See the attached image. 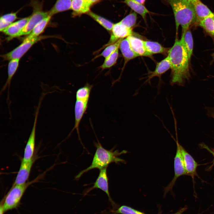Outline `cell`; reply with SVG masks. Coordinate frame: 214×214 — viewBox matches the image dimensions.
Instances as JSON below:
<instances>
[{
    "mask_svg": "<svg viewBox=\"0 0 214 214\" xmlns=\"http://www.w3.org/2000/svg\"><path fill=\"white\" fill-rule=\"evenodd\" d=\"M213 57H214V55H213Z\"/></svg>",
    "mask_w": 214,
    "mask_h": 214,
    "instance_id": "60d3db41",
    "label": "cell"
},
{
    "mask_svg": "<svg viewBox=\"0 0 214 214\" xmlns=\"http://www.w3.org/2000/svg\"><path fill=\"white\" fill-rule=\"evenodd\" d=\"M92 6L104 0H87Z\"/></svg>",
    "mask_w": 214,
    "mask_h": 214,
    "instance_id": "836d02e7",
    "label": "cell"
},
{
    "mask_svg": "<svg viewBox=\"0 0 214 214\" xmlns=\"http://www.w3.org/2000/svg\"><path fill=\"white\" fill-rule=\"evenodd\" d=\"M29 18V16L13 22L2 32L9 36V39L17 37L25 26Z\"/></svg>",
    "mask_w": 214,
    "mask_h": 214,
    "instance_id": "ac0fdd59",
    "label": "cell"
},
{
    "mask_svg": "<svg viewBox=\"0 0 214 214\" xmlns=\"http://www.w3.org/2000/svg\"><path fill=\"white\" fill-rule=\"evenodd\" d=\"M134 0L139 3H140V4H143L144 3V2L146 1V0Z\"/></svg>",
    "mask_w": 214,
    "mask_h": 214,
    "instance_id": "8d00e7d4",
    "label": "cell"
},
{
    "mask_svg": "<svg viewBox=\"0 0 214 214\" xmlns=\"http://www.w3.org/2000/svg\"><path fill=\"white\" fill-rule=\"evenodd\" d=\"M184 1L187 2L188 3H191L193 1L195 0H183Z\"/></svg>",
    "mask_w": 214,
    "mask_h": 214,
    "instance_id": "f35d334b",
    "label": "cell"
},
{
    "mask_svg": "<svg viewBox=\"0 0 214 214\" xmlns=\"http://www.w3.org/2000/svg\"><path fill=\"white\" fill-rule=\"evenodd\" d=\"M181 40L190 60L193 49V40L191 31L188 29L184 35H182Z\"/></svg>",
    "mask_w": 214,
    "mask_h": 214,
    "instance_id": "cb8c5ba5",
    "label": "cell"
},
{
    "mask_svg": "<svg viewBox=\"0 0 214 214\" xmlns=\"http://www.w3.org/2000/svg\"><path fill=\"white\" fill-rule=\"evenodd\" d=\"M177 136V149L174 158V178L168 185L164 189V195L169 191H171L178 178L184 175H187L185 169L182 157L180 148L179 144L177 137V128H175Z\"/></svg>",
    "mask_w": 214,
    "mask_h": 214,
    "instance_id": "8992f818",
    "label": "cell"
},
{
    "mask_svg": "<svg viewBox=\"0 0 214 214\" xmlns=\"http://www.w3.org/2000/svg\"><path fill=\"white\" fill-rule=\"evenodd\" d=\"M37 158L35 154L29 161L26 162L21 160L20 167L13 185H21L27 182L33 165Z\"/></svg>",
    "mask_w": 214,
    "mask_h": 214,
    "instance_id": "8fae6325",
    "label": "cell"
},
{
    "mask_svg": "<svg viewBox=\"0 0 214 214\" xmlns=\"http://www.w3.org/2000/svg\"><path fill=\"white\" fill-rule=\"evenodd\" d=\"M111 32V33L109 41L100 50L115 43L119 39H123L132 35L133 34L132 29L127 27L120 22L114 24Z\"/></svg>",
    "mask_w": 214,
    "mask_h": 214,
    "instance_id": "30bf717a",
    "label": "cell"
},
{
    "mask_svg": "<svg viewBox=\"0 0 214 214\" xmlns=\"http://www.w3.org/2000/svg\"><path fill=\"white\" fill-rule=\"evenodd\" d=\"M4 210L3 201L1 202L0 206V214H4Z\"/></svg>",
    "mask_w": 214,
    "mask_h": 214,
    "instance_id": "d590c367",
    "label": "cell"
},
{
    "mask_svg": "<svg viewBox=\"0 0 214 214\" xmlns=\"http://www.w3.org/2000/svg\"><path fill=\"white\" fill-rule=\"evenodd\" d=\"M92 5L87 0H73L71 10L72 17L75 18L87 14L90 11Z\"/></svg>",
    "mask_w": 214,
    "mask_h": 214,
    "instance_id": "5bb4252c",
    "label": "cell"
},
{
    "mask_svg": "<svg viewBox=\"0 0 214 214\" xmlns=\"http://www.w3.org/2000/svg\"><path fill=\"white\" fill-rule=\"evenodd\" d=\"M199 26L210 35L214 36V17H208L199 22Z\"/></svg>",
    "mask_w": 214,
    "mask_h": 214,
    "instance_id": "f1b7e54d",
    "label": "cell"
},
{
    "mask_svg": "<svg viewBox=\"0 0 214 214\" xmlns=\"http://www.w3.org/2000/svg\"><path fill=\"white\" fill-rule=\"evenodd\" d=\"M108 31H111L114 24L111 21L90 11L86 14Z\"/></svg>",
    "mask_w": 214,
    "mask_h": 214,
    "instance_id": "d4e9b609",
    "label": "cell"
},
{
    "mask_svg": "<svg viewBox=\"0 0 214 214\" xmlns=\"http://www.w3.org/2000/svg\"><path fill=\"white\" fill-rule=\"evenodd\" d=\"M167 55L171 69L170 85L183 86L185 81L188 80L190 76V59L181 39L176 38Z\"/></svg>",
    "mask_w": 214,
    "mask_h": 214,
    "instance_id": "6da1fadb",
    "label": "cell"
},
{
    "mask_svg": "<svg viewBox=\"0 0 214 214\" xmlns=\"http://www.w3.org/2000/svg\"><path fill=\"white\" fill-rule=\"evenodd\" d=\"M96 150L92 162L88 167L80 172L75 177V180H78L82 175L85 173L93 169L100 170L107 167L110 163H114L117 164L125 163V161L119 157L122 154L127 153V152L123 150L120 152L113 149L108 150L104 148L99 141L94 142Z\"/></svg>",
    "mask_w": 214,
    "mask_h": 214,
    "instance_id": "7a4b0ae2",
    "label": "cell"
},
{
    "mask_svg": "<svg viewBox=\"0 0 214 214\" xmlns=\"http://www.w3.org/2000/svg\"><path fill=\"white\" fill-rule=\"evenodd\" d=\"M112 214H146L125 205H122L117 209L112 210Z\"/></svg>",
    "mask_w": 214,
    "mask_h": 214,
    "instance_id": "1f68e13d",
    "label": "cell"
},
{
    "mask_svg": "<svg viewBox=\"0 0 214 214\" xmlns=\"http://www.w3.org/2000/svg\"><path fill=\"white\" fill-rule=\"evenodd\" d=\"M211 116H212V117H213V118L214 119V115L213 116L211 115Z\"/></svg>",
    "mask_w": 214,
    "mask_h": 214,
    "instance_id": "ab89813d",
    "label": "cell"
},
{
    "mask_svg": "<svg viewBox=\"0 0 214 214\" xmlns=\"http://www.w3.org/2000/svg\"><path fill=\"white\" fill-rule=\"evenodd\" d=\"M137 19L136 13L133 12L128 15L120 22L127 27L132 29L136 24Z\"/></svg>",
    "mask_w": 214,
    "mask_h": 214,
    "instance_id": "d6a6232c",
    "label": "cell"
},
{
    "mask_svg": "<svg viewBox=\"0 0 214 214\" xmlns=\"http://www.w3.org/2000/svg\"><path fill=\"white\" fill-rule=\"evenodd\" d=\"M179 146L187 175H190L193 178L196 174L198 164L193 157L180 144Z\"/></svg>",
    "mask_w": 214,
    "mask_h": 214,
    "instance_id": "4fadbf2b",
    "label": "cell"
},
{
    "mask_svg": "<svg viewBox=\"0 0 214 214\" xmlns=\"http://www.w3.org/2000/svg\"><path fill=\"white\" fill-rule=\"evenodd\" d=\"M167 0L173 10L177 33L179 26H181L182 35H184L192 24L198 22L193 7L191 3L183 0Z\"/></svg>",
    "mask_w": 214,
    "mask_h": 214,
    "instance_id": "3957f363",
    "label": "cell"
},
{
    "mask_svg": "<svg viewBox=\"0 0 214 214\" xmlns=\"http://www.w3.org/2000/svg\"><path fill=\"white\" fill-rule=\"evenodd\" d=\"M119 48L124 59V67L130 60L139 56L131 49L127 37L122 40Z\"/></svg>",
    "mask_w": 214,
    "mask_h": 214,
    "instance_id": "ffe728a7",
    "label": "cell"
},
{
    "mask_svg": "<svg viewBox=\"0 0 214 214\" xmlns=\"http://www.w3.org/2000/svg\"><path fill=\"white\" fill-rule=\"evenodd\" d=\"M93 86L92 85L87 83L83 86L78 89L76 92V99L89 101L90 92Z\"/></svg>",
    "mask_w": 214,
    "mask_h": 214,
    "instance_id": "4316f807",
    "label": "cell"
},
{
    "mask_svg": "<svg viewBox=\"0 0 214 214\" xmlns=\"http://www.w3.org/2000/svg\"><path fill=\"white\" fill-rule=\"evenodd\" d=\"M147 51L151 55L156 54H168L170 48L163 47L158 42L150 41H144Z\"/></svg>",
    "mask_w": 214,
    "mask_h": 214,
    "instance_id": "44dd1931",
    "label": "cell"
},
{
    "mask_svg": "<svg viewBox=\"0 0 214 214\" xmlns=\"http://www.w3.org/2000/svg\"><path fill=\"white\" fill-rule=\"evenodd\" d=\"M170 68H171L170 64L168 57L167 56L157 64L154 71L150 72L147 77V78L142 86L147 82H150L151 79L154 77H158L159 78L160 80L161 75Z\"/></svg>",
    "mask_w": 214,
    "mask_h": 214,
    "instance_id": "e0dca14e",
    "label": "cell"
},
{
    "mask_svg": "<svg viewBox=\"0 0 214 214\" xmlns=\"http://www.w3.org/2000/svg\"><path fill=\"white\" fill-rule=\"evenodd\" d=\"M202 146H203V147L204 148H205L206 149H207V150H208L210 153H211L213 155L214 158V151L212 150L211 149H209V147L205 145H203L202 144ZM214 165V159L213 160V163L212 164V166H213Z\"/></svg>",
    "mask_w": 214,
    "mask_h": 214,
    "instance_id": "e575fe53",
    "label": "cell"
},
{
    "mask_svg": "<svg viewBox=\"0 0 214 214\" xmlns=\"http://www.w3.org/2000/svg\"><path fill=\"white\" fill-rule=\"evenodd\" d=\"M185 209H184V208L181 209L179 211H178L177 213L173 214H181L184 211Z\"/></svg>",
    "mask_w": 214,
    "mask_h": 214,
    "instance_id": "74e56055",
    "label": "cell"
},
{
    "mask_svg": "<svg viewBox=\"0 0 214 214\" xmlns=\"http://www.w3.org/2000/svg\"><path fill=\"white\" fill-rule=\"evenodd\" d=\"M43 174L38 176L31 181L19 185H12V187L2 200L4 212L17 208L28 188L34 183L37 182L43 177Z\"/></svg>",
    "mask_w": 214,
    "mask_h": 214,
    "instance_id": "277c9868",
    "label": "cell"
},
{
    "mask_svg": "<svg viewBox=\"0 0 214 214\" xmlns=\"http://www.w3.org/2000/svg\"><path fill=\"white\" fill-rule=\"evenodd\" d=\"M88 101L76 99L75 103L74 112L75 123L74 127L72 130L70 135L73 130L76 129L78 135L79 139L80 140L79 126L80 122L85 113L88 107Z\"/></svg>",
    "mask_w": 214,
    "mask_h": 214,
    "instance_id": "7c38bea8",
    "label": "cell"
},
{
    "mask_svg": "<svg viewBox=\"0 0 214 214\" xmlns=\"http://www.w3.org/2000/svg\"><path fill=\"white\" fill-rule=\"evenodd\" d=\"M20 59H14L10 60L8 67V78L5 84L2 88L0 92L1 94L7 88H8L7 102L10 104V89L11 80L15 73L19 65Z\"/></svg>",
    "mask_w": 214,
    "mask_h": 214,
    "instance_id": "d6986e66",
    "label": "cell"
},
{
    "mask_svg": "<svg viewBox=\"0 0 214 214\" xmlns=\"http://www.w3.org/2000/svg\"><path fill=\"white\" fill-rule=\"evenodd\" d=\"M107 167L100 170V172L93 185L89 188L86 189L83 192L84 196L86 195L92 190L95 189H99L106 193L109 201L113 207L114 210L115 209L116 204L113 201L110 195L109 190L108 178L107 174Z\"/></svg>",
    "mask_w": 214,
    "mask_h": 214,
    "instance_id": "52a82bcc",
    "label": "cell"
},
{
    "mask_svg": "<svg viewBox=\"0 0 214 214\" xmlns=\"http://www.w3.org/2000/svg\"><path fill=\"white\" fill-rule=\"evenodd\" d=\"M41 38L39 36L33 38L27 36L21 44L10 52L3 55L2 57L5 60L20 59L34 44Z\"/></svg>",
    "mask_w": 214,
    "mask_h": 214,
    "instance_id": "ba28073f",
    "label": "cell"
},
{
    "mask_svg": "<svg viewBox=\"0 0 214 214\" xmlns=\"http://www.w3.org/2000/svg\"><path fill=\"white\" fill-rule=\"evenodd\" d=\"M42 100L41 99L38 105L36 110L33 128L24 149L23 156L22 159L24 161H28L30 160L35 154L36 127Z\"/></svg>",
    "mask_w": 214,
    "mask_h": 214,
    "instance_id": "9c48e42d",
    "label": "cell"
},
{
    "mask_svg": "<svg viewBox=\"0 0 214 214\" xmlns=\"http://www.w3.org/2000/svg\"><path fill=\"white\" fill-rule=\"evenodd\" d=\"M17 12L4 14L0 19V31H3L17 18Z\"/></svg>",
    "mask_w": 214,
    "mask_h": 214,
    "instance_id": "83f0119b",
    "label": "cell"
},
{
    "mask_svg": "<svg viewBox=\"0 0 214 214\" xmlns=\"http://www.w3.org/2000/svg\"><path fill=\"white\" fill-rule=\"evenodd\" d=\"M73 0H56L54 5L49 11V15L52 16L58 13L71 10Z\"/></svg>",
    "mask_w": 214,
    "mask_h": 214,
    "instance_id": "7402d4cb",
    "label": "cell"
},
{
    "mask_svg": "<svg viewBox=\"0 0 214 214\" xmlns=\"http://www.w3.org/2000/svg\"><path fill=\"white\" fill-rule=\"evenodd\" d=\"M133 51L139 56L150 57L152 56L147 50L144 41L133 35L127 37Z\"/></svg>",
    "mask_w": 214,
    "mask_h": 214,
    "instance_id": "9a60e30c",
    "label": "cell"
},
{
    "mask_svg": "<svg viewBox=\"0 0 214 214\" xmlns=\"http://www.w3.org/2000/svg\"><path fill=\"white\" fill-rule=\"evenodd\" d=\"M198 21L208 17H214V13L200 0H195L191 3Z\"/></svg>",
    "mask_w": 214,
    "mask_h": 214,
    "instance_id": "2e32d148",
    "label": "cell"
},
{
    "mask_svg": "<svg viewBox=\"0 0 214 214\" xmlns=\"http://www.w3.org/2000/svg\"><path fill=\"white\" fill-rule=\"evenodd\" d=\"M124 2L130 7L135 12L140 15L145 19L148 10L143 5L134 0H124Z\"/></svg>",
    "mask_w": 214,
    "mask_h": 214,
    "instance_id": "603a6c76",
    "label": "cell"
},
{
    "mask_svg": "<svg viewBox=\"0 0 214 214\" xmlns=\"http://www.w3.org/2000/svg\"><path fill=\"white\" fill-rule=\"evenodd\" d=\"M51 16L49 15L40 21L35 26L28 37L33 38L39 36L44 31L51 20Z\"/></svg>",
    "mask_w": 214,
    "mask_h": 214,
    "instance_id": "484cf974",
    "label": "cell"
},
{
    "mask_svg": "<svg viewBox=\"0 0 214 214\" xmlns=\"http://www.w3.org/2000/svg\"><path fill=\"white\" fill-rule=\"evenodd\" d=\"M122 39H119L115 43L106 46L102 52L97 55L93 59L100 56L103 57L105 58L108 57L117 50L119 49L120 43Z\"/></svg>",
    "mask_w": 214,
    "mask_h": 214,
    "instance_id": "f546056e",
    "label": "cell"
},
{
    "mask_svg": "<svg viewBox=\"0 0 214 214\" xmlns=\"http://www.w3.org/2000/svg\"><path fill=\"white\" fill-rule=\"evenodd\" d=\"M119 49L117 50L108 57L105 58L104 62L100 67V68L104 70L109 68L116 63L119 56Z\"/></svg>",
    "mask_w": 214,
    "mask_h": 214,
    "instance_id": "4dcf8cb0",
    "label": "cell"
},
{
    "mask_svg": "<svg viewBox=\"0 0 214 214\" xmlns=\"http://www.w3.org/2000/svg\"><path fill=\"white\" fill-rule=\"evenodd\" d=\"M33 11L25 26L17 37L29 34L36 25L49 15L48 12L43 10V4L37 0H32L30 3Z\"/></svg>",
    "mask_w": 214,
    "mask_h": 214,
    "instance_id": "5b68a950",
    "label": "cell"
}]
</instances>
